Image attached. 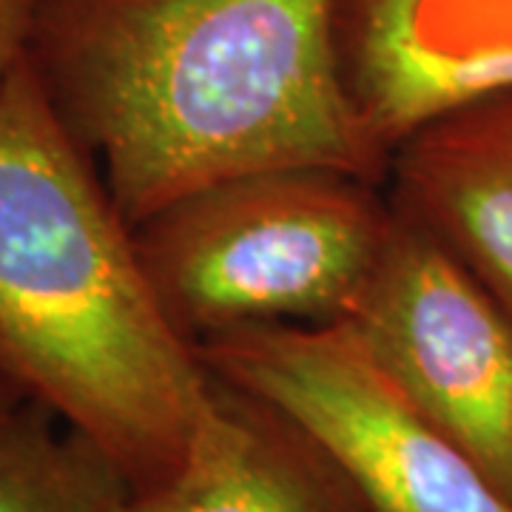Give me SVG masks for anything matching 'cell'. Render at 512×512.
Segmentation results:
<instances>
[{
	"mask_svg": "<svg viewBox=\"0 0 512 512\" xmlns=\"http://www.w3.org/2000/svg\"><path fill=\"white\" fill-rule=\"evenodd\" d=\"M384 188L512 316V92L410 134L390 154Z\"/></svg>",
	"mask_w": 512,
	"mask_h": 512,
	"instance_id": "7",
	"label": "cell"
},
{
	"mask_svg": "<svg viewBox=\"0 0 512 512\" xmlns=\"http://www.w3.org/2000/svg\"><path fill=\"white\" fill-rule=\"evenodd\" d=\"M35 0H0V86L26 55Z\"/></svg>",
	"mask_w": 512,
	"mask_h": 512,
	"instance_id": "10",
	"label": "cell"
},
{
	"mask_svg": "<svg viewBox=\"0 0 512 512\" xmlns=\"http://www.w3.org/2000/svg\"><path fill=\"white\" fill-rule=\"evenodd\" d=\"M35 402L0 421V512H120L126 476L77 430Z\"/></svg>",
	"mask_w": 512,
	"mask_h": 512,
	"instance_id": "9",
	"label": "cell"
},
{
	"mask_svg": "<svg viewBox=\"0 0 512 512\" xmlns=\"http://www.w3.org/2000/svg\"><path fill=\"white\" fill-rule=\"evenodd\" d=\"M18 399H12V396H9V393H6V390H0V421L6 419V416H9V413H12V410H15V407H18Z\"/></svg>",
	"mask_w": 512,
	"mask_h": 512,
	"instance_id": "11",
	"label": "cell"
},
{
	"mask_svg": "<svg viewBox=\"0 0 512 512\" xmlns=\"http://www.w3.org/2000/svg\"><path fill=\"white\" fill-rule=\"evenodd\" d=\"M202 365L299 430L367 512H512L350 322L259 325L197 342Z\"/></svg>",
	"mask_w": 512,
	"mask_h": 512,
	"instance_id": "4",
	"label": "cell"
},
{
	"mask_svg": "<svg viewBox=\"0 0 512 512\" xmlns=\"http://www.w3.org/2000/svg\"><path fill=\"white\" fill-rule=\"evenodd\" d=\"M345 322L512 504V316L487 285L396 208L382 262Z\"/></svg>",
	"mask_w": 512,
	"mask_h": 512,
	"instance_id": "5",
	"label": "cell"
},
{
	"mask_svg": "<svg viewBox=\"0 0 512 512\" xmlns=\"http://www.w3.org/2000/svg\"><path fill=\"white\" fill-rule=\"evenodd\" d=\"M214 387L23 55L0 86V390L66 421L140 493L180 470Z\"/></svg>",
	"mask_w": 512,
	"mask_h": 512,
	"instance_id": "2",
	"label": "cell"
},
{
	"mask_svg": "<svg viewBox=\"0 0 512 512\" xmlns=\"http://www.w3.org/2000/svg\"><path fill=\"white\" fill-rule=\"evenodd\" d=\"M217 382V379H214ZM120 512H367L345 476L299 430L217 382L174 476Z\"/></svg>",
	"mask_w": 512,
	"mask_h": 512,
	"instance_id": "8",
	"label": "cell"
},
{
	"mask_svg": "<svg viewBox=\"0 0 512 512\" xmlns=\"http://www.w3.org/2000/svg\"><path fill=\"white\" fill-rule=\"evenodd\" d=\"M342 86L393 154L419 128L512 92V0H339Z\"/></svg>",
	"mask_w": 512,
	"mask_h": 512,
	"instance_id": "6",
	"label": "cell"
},
{
	"mask_svg": "<svg viewBox=\"0 0 512 512\" xmlns=\"http://www.w3.org/2000/svg\"><path fill=\"white\" fill-rule=\"evenodd\" d=\"M339 0H35L26 60L131 225L265 168L387 183L350 106Z\"/></svg>",
	"mask_w": 512,
	"mask_h": 512,
	"instance_id": "1",
	"label": "cell"
},
{
	"mask_svg": "<svg viewBox=\"0 0 512 512\" xmlns=\"http://www.w3.org/2000/svg\"><path fill=\"white\" fill-rule=\"evenodd\" d=\"M379 188L316 165L248 171L168 202L134 225V239L165 313L194 342L345 322L396 225Z\"/></svg>",
	"mask_w": 512,
	"mask_h": 512,
	"instance_id": "3",
	"label": "cell"
}]
</instances>
